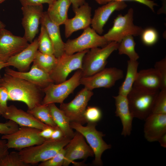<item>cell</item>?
Masks as SVG:
<instances>
[{"mask_svg":"<svg viewBox=\"0 0 166 166\" xmlns=\"http://www.w3.org/2000/svg\"><path fill=\"white\" fill-rule=\"evenodd\" d=\"M161 81L160 76L154 68L140 70L138 72L133 86L152 90L160 89Z\"/></svg>","mask_w":166,"mask_h":166,"instance_id":"cb8c5ba5","label":"cell"},{"mask_svg":"<svg viewBox=\"0 0 166 166\" xmlns=\"http://www.w3.org/2000/svg\"><path fill=\"white\" fill-rule=\"evenodd\" d=\"M100 5H104L112 1L124 2L127 1H134L144 4L148 7L154 12V6H158L157 3L151 0H94Z\"/></svg>","mask_w":166,"mask_h":166,"instance_id":"f35d334b","label":"cell"},{"mask_svg":"<svg viewBox=\"0 0 166 166\" xmlns=\"http://www.w3.org/2000/svg\"><path fill=\"white\" fill-rule=\"evenodd\" d=\"M159 90H152L133 86L127 96L133 117L145 120L151 113Z\"/></svg>","mask_w":166,"mask_h":166,"instance_id":"3957f363","label":"cell"},{"mask_svg":"<svg viewBox=\"0 0 166 166\" xmlns=\"http://www.w3.org/2000/svg\"><path fill=\"white\" fill-rule=\"evenodd\" d=\"M72 5L73 9H76L86 2L85 0H70Z\"/></svg>","mask_w":166,"mask_h":166,"instance_id":"f6af8a7d","label":"cell"},{"mask_svg":"<svg viewBox=\"0 0 166 166\" xmlns=\"http://www.w3.org/2000/svg\"><path fill=\"white\" fill-rule=\"evenodd\" d=\"M48 105L54 121L61 130L64 136L71 139L75 133L70 126V122L68 117L62 111L56 106L55 103Z\"/></svg>","mask_w":166,"mask_h":166,"instance_id":"484cf974","label":"cell"},{"mask_svg":"<svg viewBox=\"0 0 166 166\" xmlns=\"http://www.w3.org/2000/svg\"><path fill=\"white\" fill-rule=\"evenodd\" d=\"M139 64L137 61H128L125 77L119 88L118 94L127 97L131 91L137 77Z\"/></svg>","mask_w":166,"mask_h":166,"instance_id":"4316f807","label":"cell"},{"mask_svg":"<svg viewBox=\"0 0 166 166\" xmlns=\"http://www.w3.org/2000/svg\"><path fill=\"white\" fill-rule=\"evenodd\" d=\"M8 100L9 96L7 91L4 88L0 87V115L2 116L7 110Z\"/></svg>","mask_w":166,"mask_h":166,"instance_id":"ab89813d","label":"cell"},{"mask_svg":"<svg viewBox=\"0 0 166 166\" xmlns=\"http://www.w3.org/2000/svg\"><path fill=\"white\" fill-rule=\"evenodd\" d=\"M87 123V125L85 126L78 123L70 122V125L72 129L84 136L93 150L95 156L93 164L97 166H102V155L105 151L111 148V146L107 144L103 140L102 137L105 135L96 129V123Z\"/></svg>","mask_w":166,"mask_h":166,"instance_id":"5b68a950","label":"cell"},{"mask_svg":"<svg viewBox=\"0 0 166 166\" xmlns=\"http://www.w3.org/2000/svg\"><path fill=\"white\" fill-rule=\"evenodd\" d=\"M134 10L129 8L126 14L118 15L113 22V27L103 36L108 42L120 43L124 37L141 35L144 29L133 23Z\"/></svg>","mask_w":166,"mask_h":166,"instance_id":"52a82bcc","label":"cell"},{"mask_svg":"<svg viewBox=\"0 0 166 166\" xmlns=\"http://www.w3.org/2000/svg\"><path fill=\"white\" fill-rule=\"evenodd\" d=\"M8 67L7 63H4L1 64H0V70L4 67ZM1 77V76L0 74V78Z\"/></svg>","mask_w":166,"mask_h":166,"instance_id":"c3c4849f","label":"cell"},{"mask_svg":"<svg viewBox=\"0 0 166 166\" xmlns=\"http://www.w3.org/2000/svg\"><path fill=\"white\" fill-rule=\"evenodd\" d=\"M64 137L61 130L57 127L54 129L51 137L50 139L53 140H57Z\"/></svg>","mask_w":166,"mask_h":166,"instance_id":"ee69618b","label":"cell"},{"mask_svg":"<svg viewBox=\"0 0 166 166\" xmlns=\"http://www.w3.org/2000/svg\"><path fill=\"white\" fill-rule=\"evenodd\" d=\"M27 112L43 123L54 128L57 127L53 119L48 105H40L31 109H28Z\"/></svg>","mask_w":166,"mask_h":166,"instance_id":"f1b7e54d","label":"cell"},{"mask_svg":"<svg viewBox=\"0 0 166 166\" xmlns=\"http://www.w3.org/2000/svg\"><path fill=\"white\" fill-rule=\"evenodd\" d=\"M136 43L132 35L126 36L119 43L117 49L119 54H125L128 56L129 60L137 61L139 57L135 50Z\"/></svg>","mask_w":166,"mask_h":166,"instance_id":"f546056e","label":"cell"},{"mask_svg":"<svg viewBox=\"0 0 166 166\" xmlns=\"http://www.w3.org/2000/svg\"><path fill=\"white\" fill-rule=\"evenodd\" d=\"M38 47L36 38L22 51L8 59L6 62L8 67L14 66L21 72L27 71L33 61Z\"/></svg>","mask_w":166,"mask_h":166,"instance_id":"44dd1931","label":"cell"},{"mask_svg":"<svg viewBox=\"0 0 166 166\" xmlns=\"http://www.w3.org/2000/svg\"><path fill=\"white\" fill-rule=\"evenodd\" d=\"M93 94L92 91L84 87L70 102L61 104L59 109L68 117L70 122L84 124L87 123L84 114L88 102Z\"/></svg>","mask_w":166,"mask_h":166,"instance_id":"8fae6325","label":"cell"},{"mask_svg":"<svg viewBox=\"0 0 166 166\" xmlns=\"http://www.w3.org/2000/svg\"><path fill=\"white\" fill-rule=\"evenodd\" d=\"M71 3L70 0H56L48 5V15L55 23L60 26L68 19V12Z\"/></svg>","mask_w":166,"mask_h":166,"instance_id":"d4e9b609","label":"cell"},{"mask_svg":"<svg viewBox=\"0 0 166 166\" xmlns=\"http://www.w3.org/2000/svg\"><path fill=\"white\" fill-rule=\"evenodd\" d=\"M2 116L6 119L14 121L21 127H33L42 130L49 126L28 112L18 109L13 105L8 106Z\"/></svg>","mask_w":166,"mask_h":166,"instance_id":"ffe728a7","label":"cell"},{"mask_svg":"<svg viewBox=\"0 0 166 166\" xmlns=\"http://www.w3.org/2000/svg\"><path fill=\"white\" fill-rule=\"evenodd\" d=\"M29 44L23 37L14 35L4 28L0 33V57L6 63L10 58L22 51Z\"/></svg>","mask_w":166,"mask_h":166,"instance_id":"9a60e30c","label":"cell"},{"mask_svg":"<svg viewBox=\"0 0 166 166\" xmlns=\"http://www.w3.org/2000/svg\"><path fill=\"white\" fill-rule=\"evenodd\" d=\"M40 23L45 27L52 42L54 55L58 58L65 53V42L61 38L59 26L53 22L49 17L46 11L44 12Z\"/></svg>","mask_w":166,"mask_h":166,"instance_id":"603a6c76","label":"cell"},{"mask_svg":"<svg viewBox=\"0 0 166 166\" xmlns=\"http://www.w3.org/2000/svg\"><path fill=\"white\" fill-rule=\"evenodd\" d=\"M144 120V136L148 141H158L166 133V114L152 113Z\"/></svg>","mask_w":166,"mask_h":166,"instance_id":"ac0fdd59","label":"cell"},{"mask_svg":"<svg viewBox=\"0 0 166 166\" xmlns=\"http://www.w3.org/2000/svg\"><path fill=\"white\" fill-rule=\"evenodd\" d=\"M89 49L69 55L65 53L57 58L54 68L49 73L50 76L56 84L66 80L69 74L75 70L81 69L83 57Z\"/></svg>","mask_w":166,"mask_h":166,"instance_id":"30bf717a","label":"cell"},{"mask_svg":"<svg viewBox=\"0 0 166 166\" xmlns=\"http://www.w3.org/2000/svg\"><path fill=\"white\" fill-rule=\"evenodd\" d=\"M119 43L109 42L105 46L89 49L82 60V77L92 75L105 68L107 59L114 51L117 49Z\"/></svg>","mask_w":166,"mask_h":166,"instance_id":"277c9868","label":"cell"},{"mask_svg":"<svg viewBox=\"0 0 166 166\" xmlns=\"http://www.w3.org/2000/svg\"><path fill=\"white\" fill-rule=\"evenodd\" d=\"M54 128L49 126L41 130L40 135L45 139H50L53 132Z\"/></svg>","mask_w":166,"mask_h":166,"instance_id":"7bdbcfd3","label":"cell"},{"mask_svg":"<svg viewBox=\"0 0 166 166\" xmlns=\"http://www.w3.org/2000/svg\"><path fill=\"white\" fill-rule=\"evenodd\" d=\"M109 42L104 36H100L89 26L84 29L78 37L69 39L65 43V53L72 54L93 48L102 47Z\"/></svg>","mask_w":166,"mask_h":166,"instance_id":"ba28073f","label":"cell"},{"mask_svg":"<svg viewBox=\"0 0 166 166\" xmlns=\"http://www.w3.org/2000/svg\"><path fill=\"white\" fill-rule=\"evenodd\" d=\"M4 63L5 62H4L2 60V59L0 57V64H1Z\"/></svg>","mask_w":166,"mask_h":166,"instance_id":"f907efd6","label":"cell"},{"mask_svg":"<svg viewBox=\"0 0 166 166\" xmlns=\"http://www.w3.org/2000/svg\"><path fill=\"white\" fill-rule=\"evenodd\" d=\"M5 70L6 73L27 81L42 89L54 83L49 73L34 64L28 72L16 71L8 67H6Z\"/></svg>","mask_w":166,"mask_h":166,"instance_id":"d6986e66","label":"cell"},{"mask_svg":"<svg viewBox=\"0 0 166 166\" xmlns=\"http://www.w3.org/2000/svg\"><path fill=\"white\" fill-rule=\"evenodd\" d=\"M81 77V70L77 69L68 80L58 84L51 83L42 89L45 95L42 104L47 105L53 103L61 104L63 103L69 95L80 85Z\"/></svg>","mask_w":166,"mask_h":166,"instance_id":"8992f818","label":"cell"},{"mask_svg":"<svg viewBox=\"0 0 166 166\" xmlns=\"http://www.w3.org/2000/svg\"><path fill=\"white\" fill-rule=\"evenodd\" d=\"M71 139L63 137L57 139H46L42 143L22 149L18 152L22 160L30 165L51 158L68 144Z\"/></svg>","mask_w":166,"mask_h":166,"instance_id":"7a4b0ae2","label":"cell"},{"mask_svg":"<svg viewBox=\"0 0 166 166\" xmlns=\"http://www.w3.org/2000/svg\"><path fill=\"white\" fill-rule=\"evenodd\" d=\"M22 24L25 30L23 37L30 43L38 32L39 26L43 13L42 5H23Z\"/></svg>","mask_w":166,"mask_h":166,"instance_id":"4fadbf2b","label":"cell"},{"mask_svg":"<svg viewBox=\"0 0 166 166\" xmlns=\"http://www.w3.org/2000/svg\"><path fill=\"white\" fill-rule=\"evenodd\" d=\"M6 142L7 141L5 139H0V159L9 152Z\"/></svg>","mask_w":166,"mask_h":166,"instance_id":"b9f144b4","label":"cell"},{"mask_svg":"<svg viewBox=\"0 0 166 166\" xmlns=\"http://www.w3.org/2000/svg\"><path fill=\"white\" fill-rule=\"evenodd\" d=\"M57 62V58L53 54L43 53L38 50L33 62V64L49 74Z\"/></svg>","mask_w":166,"mask_h":166,"instance_id":"83f0119b","label":"cell"},{"mask_svg":"<svg viewBox=\"0 0 166 166\" xmlns=\"http://www.w3.org/2000/svg\"><path fill=\"white\" fill-rule=\"evenodd\" d=\"M65 147L63 166H69L75 160L85 159L94 155L93 150L86 142L85 137L77 131Z\"/></svg>","mask_w":166,"mask_h":166,"instance_id":"5bb4252c","label":"cell"},{"mask_svg":"<svg viewBox=\"0 0 166 166\" xmlns=\"http://www.w3.org/2000/svg\"><path fill=\"white\" fill-rule=\"evenodd\" d=\"M124 76L121 69L116 68H105L97 73L90 76L82 77L80 84L92 91L97 88H109L114 86L117 81Z\"/></svg>","mask_w":166,"mask_h":166,"instance_id":"7c38bea8","label":"cell"},{"mask_svg":"<svg viewBox=\"0 0 166 166\" xmlns=\"http://www.w3.org/2000/svg\"><path fill=\"white\" fill-rule=\"evenodd\" d=\"M56 0H19L22 6L25 5H39L47 3L50 4Z\"/></svg>","mask_w":166,"mask_h":166,"instance_id":"60d3db41","label":"cell"},{"mask_svg":"<svg viewBox=\"0 0 166 166\" xmlns=\"http://www.w3.org/2000/svg\"><path fill=\"white\" fill-rule=\"evenodd\" d=\"M159 74L161 81L160 90L166 89V58L156 62L154 68Z\"/></svg>","mask_w":166,"mask_h":166,"instance_id":"8d00e7d4","label":"cell"},{"mask_svg":"<svg viewBox=\"0 0 166 166\" xmlns=\"http://www.w3.org/2000/svg\"><path fill=\"white\" fill-rule=\"evenodd\" d=\"M24 162L18 153L15 151L8 152L0 159V166H29Z\"/></svg>","mask_w":166,"mask_h":166,"instance_id":"1f68e13d","label":"cell"},{"mask_svg":"<svg viewBox=\"0 0 166 166\" xmlns=\"http://www.w3.org/2000/svg\"><path fill=\"white\" fill-rule=\"evenodd\" d=\"M73 10L74 16L71 18H68L64 24L66 38L74 32L89 27L91 23V8L88 3L86 2Z\"/></svg>","mask_w":166,"mask_h":166,"instance_id":"2e32d148","label":"cell"},{"mask_svg":"<svg viewBox=\"0 0 166 166\" xmlns=\"http://www.w3.org/2000/svg\"><path fill=\"white\" fill-rule=\"evenodd\" d=\"M41 130L36 128L21 126L10 134L3 135L1 139L6 140L9 148L20 150L27 147L40 144L46 140L40 135Z\"/></svg>","mask_w":166,"mask_h":166,"instance_id":"9c48e42d","label":"cell"},{"mask_svg":"<svg viewBox=\"0 0 166 166\" xmlns=\"http://www.w3.org/2000/svg\"><path fill=\"white\" fill-rule=\"evenodd\" d=\"M38 38L39 51L45 54H54L52 42L45 27L42 24H41L40 32Z\"/></svg>","mask_w":166,"mask_h":166,"instance_id":"4dcf8cb0","label":"cell"},{"mask_svg":"<svg viewBox=\"0 0 166 166\" xmlns=\"http://www.w3.org/2000/svg\"><path fill=\"white\" fill-rule=\"evenodd\" d=\"M162 6L158 10V14L162 13H166V0H162Z\"/></svg>","mask_w":166,"mask_h":166,"instance_id":"7dc6e473","label":"cell"},{"mask_svg":"<svg viewBox=\"0 0 166 166\" xmlns=\"http://www.w3.org/2000/svg\"><path fill=\"white\" fill-rule=\"evenodd\" d=\"M84 116L87 123H97L101 119L102 113L101 110L99 108L94 106H89L86 108Z\"/></svg>","mask_w":166,"mask_h":166,"instance_id":"e575fe53","label":"cell"},{"mask_svg":"<svg viewBox=\"0 0 166 166\" xmlns=\"http://www.w3.org/2000/svg\"><path fill=\"white\" fill-rule=\"evenodd\" d=\"M158 141L159 142L160 146L164 148H166V133L161 136Z\"/></svg>","mask_w":166,"mask_h":166,"instance_id":"bcb514c9","label":"cell"},{"mask_svg":"<svg viewBox=\"0 0 166 166\" xmlns=\"http://www.w3.org/2000/svg\"><path fill=\"white\" fill-rule=\"evenodd\" d=\"M5 25L0 21V33L1 31L5 28Z\"/></svg>","mask_w":166,"mask_h":166,"instance_id":"681fc988","label":"cell"},{"mask_svg":"<svg viewBox=\"0 0 166 166\" xmlns=\"http://www.w3.org/2000/svg\"><path fill=\"white\" fill-rule=\"evenodd\" d=\"M141 35L143 42L147 46L154 45L157 42L158 38L157 31L152 28H148L144 30Z\"/></svg>","mask_w":166,"mask_h":166,"instance_id":"836d02e7","label":"cell"},{"mask_svg":"<svg viewBox=\"0 0 166 166\" xmlns=\"http://www.w3.org/2000/svg\"><path fill=\"white\" fill-rule=\"evenodd\" d=\"M6 0H0V4L2 3V2H3L5 1Z\"/></svg>","mask_w":166,"mask_h":166,"instance_id":"816d5d0a","label":"cell"},{"mask_svg":"<svg viewBox=\"0 0 166 166\" xmlns=\"http://www.w3.org/2000/svg\"><path fill=\"white\" fill-rule=\"evenodd\" d=\"M65 151L64 148H62L53 157L45 161L41 162L39 166H63Z\"/></svg>","mask_w":166,"mask_h":166,"instance_id":"d590c367","label":"cell"},{"mask_svg":"<svg viewBox=\"0 0 166 166\" xmlns=\"http://www.w3.org/2000/svg\"><path fill=\"white\" fill-rule=\"evenodd\" d=\"M116 106L115 115L120 118L122 125L121 135L126 137L131 134L134 118L129 109L126 97L120 94L113 96Z\"/></svg>","mask_w":166,"mask_h":166,"instance_id":"7402d4cb","label":"cell"},{"mask_svg":"<svg viewBox=\"0 0 166 166\" xmlns=\"http://www.w3.org/2000/svg\"><path fill=\"white\" fill-rule=\"evenodd\" d=\"M0 87L7 91L9 100L22 102L28 109L42 104L44 93L42 89L25 80L5 73L0 78Z\"/></svg>","mask_w":166,"mask_h":166,"instance_id":"6da1fadb","label":"cell"},{"mask_svg":"<svg viewBox=\"0 0 166 166\" xmlns=\"http://www.w3.org/2000/svg\"><path fill=\"white\" fill-rule=\"evenodd\" d=\"M152 113L166 114V89L160 90L155 101Z\"/></svg>","mask_w":166,"mask_h":166,"instance_id":"d6a6232c","label":"cell"},{"mask_svg":"<svg viewBox=\"0 0 166 166\" xmlns=\"http://www.w3.org/2000/svg\"><path fill=\"white\" fill-rule=\"evenodd\" d=\"M19 128V125L11 120H9L5 123L0 122V134L3 135L13 133Z\"/></svg>","mask_w":166,"mask_h":166,"instance_id":"74e56055","label":"cell"},{"mask_svg":"<svg viewBox=\"0 0 166 166\" xmlns=\"http://www.w3.org/2000/svg\"><path fill=\"white\" fill-rule=\"evenodd\" d=\"M127 4L124 2L112 1L103 5L95 10L92 18L91 26L99 34L104 32L103 28L112 14L115 11L125 8Z\"/></svg>","mask_w":166,"mask_h":166,"instance_id":"e0dca14e","label":"cell"}]
</instances>
